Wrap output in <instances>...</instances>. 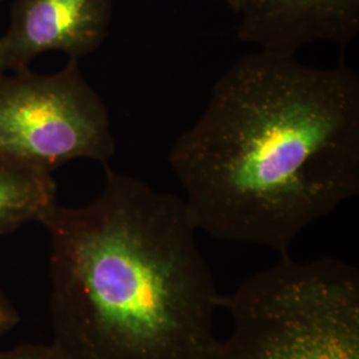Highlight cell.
Wrapping results in <instances>:
<instances>
[{
	"mask_svg": "<svg viewBox=\"0 0 359 359\" xmlns=\"http://www.w3.org/2000/svg\"><path fill=\"white\" fill-rule=\"evenodd\" d=\"M219 309L231 332L206 359H359V270L342 259L281 256L221 294Z\"/></svg>",
	"mask_w": 359,
	"mask_h": 359,
	"instance_id": "3957f363",
	"label": "cell"
},
{
	"mask_svg": "<svg viewBox=\"0 0 359 359\" xmlns=\"http://www.w3.org/2000/svg\"><path fill=\"white\" fill-rule=\"evenodd\" d=\"M222 1L226 3L231 10L238 15L244 10V7L248 3V0H222Z\"/></svg>",
	"mask_w": 359,
	"mask_h": 359,
	"instance_id": "8fae6325",
	"label": "cell"
},
{
	"mask_svg": "<svg viewBox=\"0 0 359 359\" xmlns=\"http://www.w3.org/2000/svg\"><path fill=\"white\" fill-rule=\"evenodd\" d=\"M8 72V65H7V57H6V52H4V47L3 43L0 40V80L7 75Z\"/></svg>",
	"mask_w": 359,
	"mask_h": 359,
	"instance_id": "30bf717a",
	"label": "cell"
},
{
	"mask_svg": "<svg viewBox=\"0 0 359 359\" xmlns=\"http://www.w3.org/2000/svg\"><path fill=\"white\" fill-rule=\"evenodd\" d=\"M116 151L109 111L79 60L41 75L29 68L0 80V161L51 173L87 158L103 165Z\"/></svg>",
	"mask_w": 359,
	"mask_h": 359,
	"instance_id": "277c9868",
	"label": "cell"
},
{
	"mask_svg": "<svg viewBox=\"0 0 359 359\" xmlns=\"http://www.w3.org/2000/svg\"><path fill=\"white\" fill-rule=\"evenodd\" d=\"M51 173L13 167L0 161V236L29 222H41L56 205Z\"/></svg>",
	"mask_w": 359,
	"mask_h": 359,
	"instance_id": "52a82bcc",
	"label": "cell"
},
{
	"mask_svg": "<svg viewBox=\"0 0 359 359\" xmlns=\"http://www.w3.org/2000/svg\"><path fill=\"white\" fill-rule=\"evenodd\" d=\"M115 0H13L0 36L8 71L29 68L39 55L62 52L79 60L100 48Z\"/></svg>",
	"mask_w": 359,
	"mask_h": 359,
	"instance_id": "5b68a950",
	"label": "cell"
},
{
	"mask_svg": "<svg viewBox=\"0 0 359 359\" xmlns=\"http://www.w3.org/2000/svg\"><path fill=\"white\" fill-rule=\"evenodd\" d=\"M0 359H67L50 344H20L0 351Z\"/></svg>",
	"mask_w": 359,
	"mask_h": 359,
	"instance_id": "ba28073f",
	"label": "cell"
},
{
	"mask_svg": "<svg viewBox=\"0 0 359 359\" xmlns=\"http://www.w3.org/2000/svg\"><path fill=\"white\" fill-rule=\"evenodd\" d=\"M169 165L197 231L289 256L359 193V79L265 52L237 59Z\"/></svg>",
	"mask_w": 359,
	"mask_h": 359,
	"instance_id": "6da1fadb",
	"label": "cell"
},
{
	"mask_svg": "<svg viewBox=\"0 0 359 359\" xmlns=\"http://www.w3.org/2000/svg\"><path fill=\"white\" fill-rule=\"evenodd\" d=\"M104 169L99 196L40 222L52 345L67 359H206L221 294L184 198Z\"/></svg>",
	"mask_w": 359,
	"mask_h": 359,
	"instance_id": "7a4b0ae2",
	"label": "cell"
},
{
	"mask_svg": "<svg viewBox=\"0 0 359 359\" xmlns=\"http://www.w3.org/2000/svg\"><path fill=\"white\" fill-rule=\"evenodd\" d=\"M0 1H1V0H0Z\"/></svg>",
	"mask_w": 359,
	"mask_h": 359,
	"instance_id": "7c38bea8",
	"label": "cell"
},
{
	"mask_svg": "<svg viewBox=\"0 0 359 359\" xmlns=\"http://www.w3.org/2000/svg\"><path fill=\"white\" fill-rule=\"evenodd\" d=\"M20 321V316L11 301L0 290V339L10 333Z\"/></svg>",
	"mask_w": 359,
	"mask_h": 359,
	"instance_id": "9c48e42d",
	"label": "cell"
},
{
	"mask_svg": "<svg viewBox=\"0 0 359 359\" xmlns=\"http://www.w3.org/2000/svg\"><path fill=\"white\" fill-rule=\"evenodd\" d=\"M240 16V41L293 57L316 41L346 47L358 34L359 0H248Z\"/></svg>",
	"mask_w": 359,
	"mask_h": 359,
	"instance_id": "8992f818",
	"label": "cell"
}]
</instances>
